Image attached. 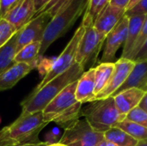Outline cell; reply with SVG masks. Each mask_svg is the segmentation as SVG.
I'll list each match as a JSON object with an SVG mask.
<instances>
[{"label":"cell","instance_id":"obj_1","mask_svg":"<svg viewBox=\"0 0 147 146\" xmlns=\"http://www.w3.org/2000/svg\"><path fill=\"white\" fill-rule=\"evenodd\" d=\"M84 72V69L75 63L69 70L48 82L42 88L34 90L22 102V112L20 116L42 112L55 96H57L66 86L78 80Z\"/></svg>","mask_w":147,"mask_h":146},{"label":"cell","instance_id":"obj_2","mask_svg":"<svg viewBox=\"0 0 147 146\" xmlns=\"http://www.w3.org/2000/svg\"><path fill=\"white\" fill-rule=\"evenodd\" d=\"M88 3L89 0H65L58 8L45 30L40 41L39 57H43L48 47L67 33L78 17L86 10Z\"/></svg>","mask_w":147,"mask_h":146},{"label":"cell","instance_id":"obj_3","mask_svg":"<svg viewBox=\"0 0 147 146\" xmlns=\"http://www.w3.org/2000/svg\"><path fill=\"white\" fill-rule=\"evenodd\" d=\"M48 123L42 112L19 116L16 121L0 131V146H17L40 142L39 133Z\"/></svg>","mask_w":147,"mask_h":146},{"label":"cell","instance_id":"obj_4","mask_svg":"<svg viewBox=\"0 0 147 146\" xmlns=\"http://www.w3.org/2000/svg\"><path fill=\"white\" fill-rule=\"evenodd\" d=\"M78 80L66 86L42 111L45 121L55 122L64 129L81 116L82 103L76 99Z\"/></svg>","mask_w":147,"mask_h":146},{"label":"cell","instance_id":"obj_5","mask_svg":"<svg viewBox=\"0 0 147 146\" xmlns=\"http://www.w3.org/2000/svg\"><path fill=\"white\" fill-rule=\"evenodd\" d=\"M81 116L95 130L101 133L108 131L126 119V115L118 111L113 96L89 102L81 109Z\"/></svg>","mask_w":147,"mask_h":146},{"label":"cell","instance_id":"obj_6","mask_svg":"<svg viewBox=\"0 0 147 146\" xmlns=\"http://www.w3.org/2000/svg\"><path fill=\"white\" fill-rule=\"evenodd\" d=\"M102 139L103 133L95 130L85 119H78L65 128L59 144L65 146H96Z\"/></svg>","mask_w":147,"mask_h":146},{"label":"cell","instance_id":"obj_7","mask_svg":"<svg viewBox=\"0 0 147 146\" xmlns=\"http://www.w3.org/2000/svg\"><path fill=\"white\" fill-rule=\"evenodd\" d=\"M84 28V33L78 44L75 62L85 70L86 68H93L106 37L100 34L94 26Z\"/></svg>","mask_w":147,"mask_h":146},{"label":"cell","instance_id":"obj_8","mask_svg":"<svg viewBox=\"0 0 147 146\" xmlns=\"http://www.w3.org/2000/svg\"><path fill=\"white\" fill-rule=\"evenodd\" d=\"M85 28L83 25H80L76 32L74 33L72 38L64 49V51L60 53V55L55 59L53 65L49 71V72L40 80L37 87L34 89V90L40 89L44 85H46L48 82L53 80V78L57 77L60 74L65 72L67 70H69L76 62V55L78 52V44L80 42V40L84 33Z\"/></svg>","mask_w":147,"mask_h":146},{"label":"cell","instance_id":"obj_9","mask_svg":"<svg viewBox=\"0 0 147 146\" xmlns=\"http://www.w3.org/2000/svg\"><path fill=\"white\" fill-rule=\"evenodd\" d=\"M134 65L135 61L123 58L119 59L115 63V69L109 82L107 83L104 89L95 96L93 102L113 96L114 94L119 89V88H121L124 83Z\"/></svg>","mask_w":147,"mask_h":146},{"label":"cell","instance_id":"obj_10","mask_svg":"<svg viewBox=\"0 0 147 146\" xmlns=\"http://www.w3.org/2000/svg\"><path fill=\"white\" fill-rule=\"evenodd\" d=\"M128 22L129 17L125 15L119 22V23L107 35L100 63H114L117 51L126 42L128 30Z\"/></svg>","mask_w":147,"mask_h":146},{"label":"cell","instance_id":"obj_11","mask_svg":"<svg viewBox=\"0 0 147 146\" xmlns=\"http://www.w3.org/2000/svg\"><path fill=\"white\" fill-rule=\"evenodd\" d=\"M36 15L33 0H19L2 18L9 22L19 31Z\"/></svg>","mask_w":147,"mask_h":146},{"label":"cell","instance_id":"obj_12","mask_svg":"<svg viewBox=\"0 0 147 146\" xmlns=\"http://www.w3.org/2000/svg\"><path fill=\"white\" fill-rule=\"evenodd\" d=\"M125 9L109 3L97 15L93 26L100 34L107 37L125 15Z\"/></svg>","mask_w":147,"mask_h":146},{"label":"cell","instance_id":"obj_13","mask_svg":"<svg viewBox=\"0 0 147 146\" xmlns=\"http://www.w3.org/2000/svg\"><path fill=\"white\" fill-rule=\"evenodd\" d=\"M146 93V92L141 89L132 88L123 90L114 96V101L120 114L126 115L127 117V114L131 110L136 107H139Z\"/></svg>","mask_w":147,"mask_h":146},{"label":"cell","instance_id":"obj_14","mask_svg":"<svg viewBox=\"0 0 147 146\" xmlns=\"http://www.w3.org/2000/svg\"><path fill=\"white\" fill-rule=\"evenodd\" d=\"M132 88H136L147 92V59L135 61L134 69L128 75L124 83L114 94V96L123 90Z\"/></svg>","mask_w":147,"mask_h":146},{"label":"cell","instance_id":"obj_15","mask_svg":"<svg viewBox=\"0 0 147 146\" xmlns=\"http://www.w3.org/2000/svg\"><path fill=\"white\" fill-rule=\"evenodd\" d=\"M75 95L77 101L82 104L93 102L95 97V68L84 71L78 80Z\"/></svg>","mask_w":147,"mask_h":146},{"label":"cell","instance_id":"obj_16","mask_svg":"<svg viewBox=\"0 0 147 146\" xmlns=\"http://www.w3.org/2000/svg\"><path fill=\"white\" fill-rule=\"evenodd\" d=\"M34 67L25 63H16L7 71L0 74V91L13 88L21 79L28 74Z\"/></svg>","mask_w":147,"mask_h":146},{"label":"cell","instance_id":"obj_17","mask_svg":"<svg viewBox=\"0 0 147 146\" xmlns=\"http://www.w3.org/2000/svg\"><path fill=\"white\" fill-rule=\"evenodd\" d=\"M128 17H129V22H128L127 36V40L124 44L122 54L121 57L123 59H128L129 55L131 54L133 48L134 46V44L139 36V34L140 32V29L142 28L146 15H132Z\"/></svg>","mask_w":147,"mask_h":146},{"label":"cell","instance_id":"obj_18","mask_svg":"<svg viewBox=\"0 0 147 146\" xmlns=\"http://www.w3.org/2000/svg\"><path fill=\"white\" fill-rule=\"evenodd\" d=\"M19 31L2 47H0V74L15 65L17 52V39Z\"/></svg>","mask_w":147,"mask_h":146},{"label":"cell","instance_id":"obj_19","mask_svg":"<svg viewBox=\"0 0 147 146\" xmlns=\"http://www.w3.org/2000/svg\"><path fill=\"white\" fill-rule=\"evenodd\" d=\"M40 49V41L29 43L18 51L15 57L16 63H25L33 65L36 68L40 57L39 52Z\"/></svg>","mask_w":147,"mask_h":146},{"label":"cell","instance_id":"obj_20","mask_svg":"<svg viewBox=\"0 0 147 146\" xmlns=\"http://www.w3.org/2000/svg\"><path fill=\"white\" fill-rule=\"evenodd\" d=\"M114 69L115 63H100L95 68V96L104 89Z\"/></svg>","mask_w":147,"mask_h":146},{"label":"cell","instance_id":"obj_21","mask_svg":"<svg viewBox=\"0 0 147 146\" xmlns=\"http://www.w3.org/2000/svg\"><path fill=\"white\" fill-rule=\"evenodd\" d=\"M104 139L117 146H136L139 141L118 127H111L103 133Z\"/></svg>","mask_w":147,"mask_h":146},{"label":"cell","instance_id":"obj_22","mask_svg":"<svg viewBox=\"0 0 147 146\" xmlns=\"http://www.w3.org/2000/svg\"><path fill=\"white\" fill-rule=\"evenodd\" d=\"M110 1L111 0H89L81 25L84 27L93 26L97 15L110 3Z\"/></svg>","mask_w":147,"mask_h":146},{"label":"cell","instance_id":"obj_23","mask_svg":"<svg viewBox=\"0 0 147 146\" xmlns=\"http://www.w3.org/2000/svg\"><path fill=\"white\" fill-rule=\"evenodd\" d=\"M115 127H118L123 130L124 132H126L127 134H129L131 137L134 138L138 141L147 139V127H145L131 120H128L127 119L116 124Z\"/></svg>","mask_w":147,"mask_h":146},{"label":"cell","instance_id":"obj_24","mask_svg":"<svg viewBox=\"0 0 147 146\" xmlns=\"http://www.w3.org/2000/svg\"><path fill=\"white\" fill-rule=\"evenodd\" d=\"M18 30L6 19L0 17V47L4 46Z\"/></svg>","mask_w":147,"mask_h":146},{"label":"cell","instance_id":"obj_25","mask_svg":"<svg viewBox=\"0 0 147 146\" xmlns=\"http://www.w3.org/2000/svg\"><path fill=\"white\" fill-rule=\"evenodd\" d=\"M147 39V15H146L145 21L143 22L142 28L140 29V32L139 34V36L137 38V40L134 44V46L133 48V51L131 52V54L128 57V59H131L133 61H134V59L136 58L138 52H140V50L141 49L143 44L145 43L146 40Z\"/></svg>","mask_w":147,"mask_h":146},{"label":"cell","instance_id":"obj_26","mask_svg":"<svg viewBox=\"0 0 147 146\" xmlns=\"http://www.w3.org/2000/svg\"><path fill=\"white\" fill-rule=\"evenodd\" d=\"M126 119L147 127V113L140 107H136L135 108L131 110L127 114Z\"/></svg>","mask_w":147,"mask_h":146},{"label":"cell","instance_id":"obj_27","mask_svg":"<svg viewBox=\"0 0 147 146\" xmlns=\"http://www.w3.org/2000/svg\"><path fill=\"white\" fill-rule=\"evenodd\" d=\"M55 59H48V58H44V57H40L39 62L37 64L36 68L38 69L40 74L42 76V78L49 72L51 70L53 62Z\"/></svg>","mask_w":147,"mask_h":146},{"label":"cell","instance_id":"obj_28","mask_svg":"<svg viewBox=\"0 0 147 146\" xmlns=\"http://www.w3.org/2000/svg\"><path fill=\"white\" fill-rule=\"evenodd\" d=\"M127 16L132 15H147V0H140L134 7L131 9L126 11L125 13Z\"/></svg>","mask_w":147,"mask_h":146},{"label":"cell","instance_id":"obj_29","mask_svg":"<svg viewBox=\"0 0 147 146\" xmlns=\"http://www.w3.org/2000/svg\"><path fill=\"white\" fill-rule=\"evenodd\" d=\"M61 137H59V131L56 129L52 130L51 132H49L47 135H46V143H47L48 145H54V144H58L59 139Z\"/></svg>","mask_w":147,"mask_h":146},{"label":"cell","instance_id":"obj_30","mask_svg":"<svg viewBox=\"0 0 147 146\" xmlns=\"http://www.w3.org/2000/svg\"><path fill=\"white\" fill-rule=\"evenodd\" d=\"M19 0H1L0 17H3Z\"/></svg>","mask_w":147,"mask_h":146},{"label":"cell","instance_id":"obj_31","mask_svg":"<svg viewBox=\"0 0 147 146\" xmlns=\"http://www.w3.org/2000/svg\"><path fill=\"white\" fill-rule=\"evenodd\" d=\"M35 9H36V15L40 13L43 9H46V7L53 1V0H33Z\"/></svg>","mask_w":147,"mask_h":146},{"label":"cell","instance_id":"obj_32","mask_svg":"<svg viewBox=\"0 0 147 146\" xmlns=\"http://www.w3.org/2000/svg\"><path fill=\"white\" fill-rule=\"evenodd\" d=\"M147 59V39L145 43L143 44L141 49L138 52L136 58L134 59V61H140V60H146Z\"/></svg>","mask_w":147,"mask_h":146},{"label":"cell","instance_id":"obj_33","mask_svg":"<svg viewBox=\"0 0 147 146\" xmlns=\"http://www.w3.org/2000/svg\"><path fill=\"white\" fill-rule=\"evenodd\" d=\"M131 0H111L110 1V4L115 6V7H118V8H121V9H123L126 10L128 3H130Z\"/></svg>","mask_w":147,"mask_h":146},{"label":"cell","instance_id":"obj_34","mask_svg":"<svg viewBox=\"0 0 147 146\" xmlns=\"http://www.w3.org/2000/svg\"><path fill=\"white\" fill-rule=\"evenodd\" d=\"M139 107H140V108H142L144 111H146L147 113V92L145 94L143 99L141 100V102H140Z\"/></svg>","mask_w":147,"mask_h":146},{"label":"cell","instance_id":"obj_35","mask_svg":"<svg viewBox=\"0 0 147 146\" xmlns=\"http://www.w3.org/2000/svg\"><path fill=\"white\" fill-rule=\"evenodd\" d=\"M96 146H117L116 145H115V144H113L112 142H110V141H109V140H107V139H102V141H100L97 145Z\"/></svg>","mask_w":147,"mask_h":146},{"label":"cell","instance_id":"obj_36","mask_svg":"<svg viewBox=\"0 0 147 146\" xmlns=\"http://www.w3.org/2000/svg\"><path fill=\"white\" fill-rule=\"evenodd\" d=\"M50 145H48L47 143H46L45 141H40L38 143L35 144H29V145H17V146H48Z\"/></svg>","mask_w":147,"mask_h":146},{"label":"cell","instance_id":"obj_37","mask_svg":"<svg viewBox=\"0 0 147 146\" xmlns=\"http://www.w3.org/2000/svg\"><path fill=\"white\" fill-rule=\"evenodd\" d=\"M140 0H131L130 1V3H128V5H127V9H126V11H127V10H129V9H131L133 7H134L139 2H140Z\"/></svg>","mask_w":147,"mask_h":146},{"label":"cell","instance_id":"obj_38","mask_svg":"<svg viewBox=\"0 0 147 146\" xmlns=\"http://www.w3.org/2000/svg\"><path fill=\"white\" fill-rule=\"evenodd\" d=\"M136 146H147V139L142 140V141H139V143L137 144Z\"/></svg>","mask_w":147,"mask_h":146},{"label":"cell","instance_id":"obj_39","mask_svg":"<svg viewBox=\"0 0 147 146\" xmlns=\"http://www.w3.org/2000/svg\"><path fill=\"white\" fill-rule=\"evenodd\" d=\"M52 146H65V145H61V144H54V145H52Z\"/></svg>","mask_w":147,"mask_h":146},{"label":"cell","instance_id":"obj_40","mask_svg":"<svg viewBox=\"0 0 147 146\" xmlns=\"http://www.w3.org/2000/svg\"><path fill=\"white\" fill-rule=\"evenodd\" d=\"M0 10H1V0H0Z\"/></svg>","mask_w":147,"mask_h":146},{"label":"cell","instance_id":"obj_41","mask_svg":"<svg viewBox=\"0 0 147 146\" xmlns=\"http://www.w3.org/2000/svg\"><path fill=\"white\" fill-rule=\"evenodd\" d=\"M0 122H1V118H0Z\"/></svg>","mask_w":147,"mask_h":146},{"label":"cell","instance_id":"obj_42","mask_svg":"<svg viewBox=\"0 0 147 146\" xmlns=\"http://www.w3.org/2000/svg\"><path fill=\"white\" fill-rule=\"evenodd\" d=\"M48 146H52V145H48Z\"/></svg>","mask_w":147,"mask_h":146}]
</instances>
